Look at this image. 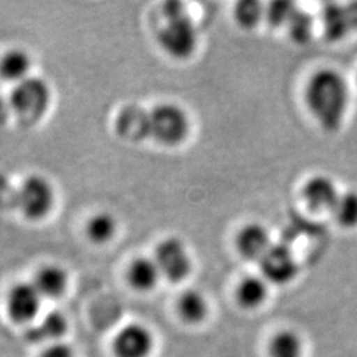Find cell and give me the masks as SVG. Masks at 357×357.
<instances>
[{
	"instance_id": "5",
	"label": "cell",
	"mask_w": 357,
	"mask_h": 357,
	"mask_svg": "<svg viewBox=\"0 0 357 357\" xmlns=\"http://www.w3.org/2000/svg\"><path fill=\"white\" fill-rule=\"evenodd\" d=\"M54 202L51 183L43 176H29L17 188L16 206L24 216L38 220L50 213Z\"/></svg>"
},
{
	"instance_id": "9",
	"label": "cell",
	"mask_w": 357,
	"mask_h": 357,
	"mask_svg": "<svg viewBox=\"0 0 357 357\" xmlns=\"http://www.w3.org/2000/svg\"><path fill=\"white\" fill-rule=\"evenodd\" d=\"M43 296L32 283H19L10 291L7 308L11 319L20 324L31 323L38 318Z\"/></svg>"
},
{
	"instance_id": "13",
	"label": "cell",
	"mask_w": 357,
	"mask_h": 357,
	"mask_svg": "<svg viewBox=\"0 0 357 357\" xmlns=\"http://www.w3.org/2000/svg\"><path fill=\"white\" fill-rule=\"evenodd\" d=\"M115 128L118 135L126 141H143L150 137L149 112L135 105L128 106L118 115Z\"/></svg>"
},
{
	"instance_id": "4",
	"label": "cell",
	"mask_w": 357,
	"mask_h": 357,
	"mask_svg": "<svg viewBox=\"0 0 357 357\" xmlns=\"http://www.w3.org/2000/svg\"><path fill=\"white\" fill-rule=\"evenodd\" d=\"M51 90L38 77H28L16 84L11 94V107L24 121H38L48 110Z\"/></svg>"
},
{
	"instance_id": "26",
	"label": "cell",
	"mask_w": 357,
	"mask_h": 357,
	"mask_svg": "<svg viewBox=\"0 0 357 357\" xmlns=\"http://www.w3.org/2000/svg\"><path fill=\"white\" fill-rule=\"evenodd\" d=\"M17 190H15L10 180L0 175V206H16Z\"/></svg>"
},
{
	"instance_id": "8",
	"label": "cell",
	"mask_w": 357,
	"mask_h": 357,
	"mask_svg": "<svg viewBox=\"0 0 357 357\" xmlns=\"http://www.w3.org/2000/svg\"><path fill=\"white\" fill-rule=\"evenodd\" d=\"M321 24L330 41H339L357 32V1L326 3L321 10Z\"/></svg>"
},
{
	"instance_id": "10",
	"label": "cell",
	"mask_w": 357,
	"mask_h": 357,
	"mask_svg": "<svg viewBox=\"0 0 357 357\" xmlns=\"http://www.w3.org/2000/svg\"><path fill=\"white\" fill-rule=\"evenodd\" d=\"M153 335L141 324H130L114 340L116 357H147L153 351Z\"/></svg>"
},
{
	"instance_id": "16",
	"label": "cell",
	"mask_w": 357,
	"mask_h": 357,
	"mask_svg": "<svg viewBox=\"0 0 357 357\" xmlns=\"http://www.w3.org/2000/svg\"><path fill=\"white\" fill-rule=\"evenodd\" d=\"M33 284L38 287L43 298H60L66 290L68 275L64 268L60 266H45L38 271Z\"/></svg>"
},
{
	"instance_id": "18",
	"label": "cell",
	"mask_w": 357,
	"mask_h": 357,
	"mask_svg": "<svg viewBox=\"0 0 357 357\" xmlns=\"http://www.w3.org/2000/svg\"><path fill=\"white\" fill-rule=\"evenodd\" d=\"M268 296V283L262 277L249 275L237 287V301L243 308L261 306Z\"/></svg>"
},
{
	"instance_id": "3",
	"label": "cell",
	"mask_w": 357,
	"mask_h": 357,
	"mask_svg": "<svg viewBox=\"0 0 357 357\" xmlns=\"http://www.w3.org/2000/svg\"><path fill=\"white\" fill-rule=\"evenodd\" d=\"M150 137L165 146H178L190 132V118L174 103H162L149 112Z\"/></svg>"
},
{
	"instance_id": "21",
	"label": "cell",
	"mask_w": 357,
	"mask_h": 357,
	"mask_svg": "<svg viewBox=\"0 0 357 357\" xmlns=\"http://www.w3.org/2000/svg\"><path fill=\"white\" fill-rule=\"evenodd\" d=\"M116 221L110 213H97L91 217L86 227V233L93 243H105L114 237Z\"/></svg>"
},
{
	"instance_id": "7",
	"label": "cell",
	"mask_w": 357,
	"mask_h": 357,
	"mask_svg": "<svg viewBox=\"0 0 357 357\" xmlns=\"http://www.w3.org/2000/svg\"><path fill=\"white\" fill-rule=\"evenodd\" d=\"M262 278L274 284H286L298 274V264L291 249L284 243H273L259 259Z\"/></svg>"
},
{
	"instance_id": "1",
	"label": "cell",
	"mask_w": 357,
	"mask_h": 357,
	"mask_svg": "<svg viewBox=\"0 0 357 357\" xmlns=\"http://www.w3.org/2000/svg\"><path fill=\"white\" fill-rule=\"evenodd\" d=\"M306 102L321 128L331 132L339 130L349 103L344 77L331 68L315 72L307 82Z\"/></svg>"
},
{
	"instance_id": "27",
	"label": "cell",
	"mask_w": 357,
	"mask_h": 357,
	"mask_svg": "<svg viewBox=\"0 0 357 357\" xmlns=\"http://www.w3.org/2000/svg\"><path fill=\"white\" fill-rule=\"evenodd\" d=\"M41 357H76V355L70 345L63 342H54L45 348Z\"/></svg>"
},
{
	"instance_id": "11",
	"label": "cell",
	"mask_w": 357,
	"mask_h": 357,
	"mask_svg": "<svg viewBox=\"0 0 357 357\" xmlns=\"http://www.w3.org/2000/svg\"><path fill=\"white\" fill-rule=\"evenodd\" d=\"M302 195L306 204L312 211L331 213L340 196L333 180L324 175H317L310 178L303 185Z\"/></svg>"
},
{
	"instance_id": "25",
	"label": "cell",
	"mask_w": 357,
	"mask_h": 357,
	"mask_svg": "<svg viewBox=\"0 0 357 357\" xmlns=\"http://www.w3.org/2000/svg\"><path fill=\"white\" fill-rule=\"evenodd\" d=\"M296 11L291 1H271L265 8V17L271 26H286Z\"/></svg>"
},
{
	"instance_id": "12",
	"label": "cell",
	"mask_w": 357,
	"mask_h": 357,
	"mask_svg": "<svg viewBox=\"0 0 357 357\" xmlns=\"http://www.w3.org/2000/svg\"><path fill=\"white\" fill-rule=\"evenodd\" d=\"M273 243L268 229L258 222H250L238 231L236 246L238 253L249 261H258L265 255Z\"/></svg>"
},
{
	"instance_id": "22",
	"label": "cell",
	"mask_w": 357,
	"mask_h": 357,
	"mask_svg": "<svg viewBox=\"0 0 357 357\" xmlns=\"http://www.w3.org/2000/svg\"><path fill=\"white\" fill-rule=\"evenodd\" d=\"M332 215L343 228L357 227V192L342 193L332 211Z\"/></svg>"
},
{
	"instance_id": "24",
	"label": "cell",
	"mask_w": 357,
	"mask_h": 357,
	"mask_svg": "<svg viewBox=\"0 0 357 357\" xmlns=\"http://www.w3.org/2000/svg\"><path fill=\"white\" fill-rule=\"evenodd\" d=\"M286 26L289 29V35L293 38V41L298 44H306L312 38L314 19L311 17V15L296 8L293 17L290 19L289 24Z\"/></svg>"
},
{
	"instance_id": "14",
	"label": "cell",
	"mask_w": 357,
	"mask_h": 357,
	"mask_svg": "<svg viewBox=\"0 0 357 357\" xmlns=\"http://www.w3.org/2000/svg\"><path fill=\"white\" fill-rule=\"evenodd\" d=\"M66 330L68 321L65 319L64 315L59 311H51L26 331V337L35 343H54L60 340V337L64 335Z\"/></svg>"
},
{
	"instance_id": "6",
	"label": "cell",
	"mask_w": 357,
	"mask_h": 357,
	"mask_svg": "<svg viewBox=\"0 0 357 357\" xmlns=\"http://www.w3.org/2000/svg\"><path fill=\"white\" fill-rule=\"evenodd\" d=\"M153 259L160 270L162 277L169 282H181L191 273L190 253L184 243L176 237H168L159 243Z\"/></svg>"
},
{
	"instance_id": "15",
	"label": "cell",
	"mask_w": 357,
	"mask_h": 357,
	"mask_svg": "<svg viewBox=\"0 0 357 357\" xmlns=\"http://www.w3.org/2000/svg\"><path fill=\"white\" fill-rule=\"evenodd\" d=\"M162 277L155 259L147 257L135 258L128 270V280L138 291H150Z\"/></svg>"
},
{
	"instance_id": "2",
	"label": "cell",
	"mask_w": 357,
	"mask_h": 357,
	"mask_svg": "<svg viewBox=\"0 0 357 357\" xmlns=\"http://www.w3.org/2000/svg\"><path fill=\"white\" fill-rule=\"evenodd\" d=\"M163 16L166 22L158 33L160 48L176 60L191 57L197 48L199 31L183 3L167 1Z\"/></svg>"
},
{
	"instance_id": "20",
	"label": "cell",
	"mask_w": 357,
	"mask_h": 357,
	"mask_svg": "<svg viewBox=\"0 0 357 357\" xmlns=\"http://www.w3.org/2000/svg\"><path fill=\"white\" fill-rule=\"evenodd\" d=\"M302 340L294 331L277 333L270 344L271 357H302Z\"/></svg>"
},
{
	"instance_id": "19",
	"label": "cell",
	"mask_w": 357,
	"mask_h": 357,
	"mask_svg": "<svg viewBox=\"0 0 357 357\" xmlns=\"http://www.w3.org/2000/svg\"><path fill=\"white\" fill-rule=\"evenodd\" d=\"M178 312L188 323H200L208 314V303L204 295L197 290H187L178 299Z\"/></svg>"
},
{
	"instance_id": "23",
	"label": "cell",
	"mask_w": 357,
	"mask_h": 357,
	"mask_svg": "<svg viewBox=\"0 0 357 357\" xmlns=\"http://www.w3.org/2000/svg\"><path fill=\"white\" fill-rule=\"evenodd\" d=\"M265 16V8L259 1L243 0L234 7L236 23L245 29L255 28Z\"/></svg>"
},
{
	"instance_id": "17",
	"label": "cell",
	"mask_w": 357,
	"mask_h": 357,
	"mask_svg": "<svg viewBox=\"0 0 357 357\" xmlns=\"http://www.w3.org/2000/svg\"><path fill=\"white\" fill-rule=\"evenodd\" d=\"M31 57L22 50L7 52L0 60V76L10 82H22L29 77Z\"/></svg>"
}]
</instances>
